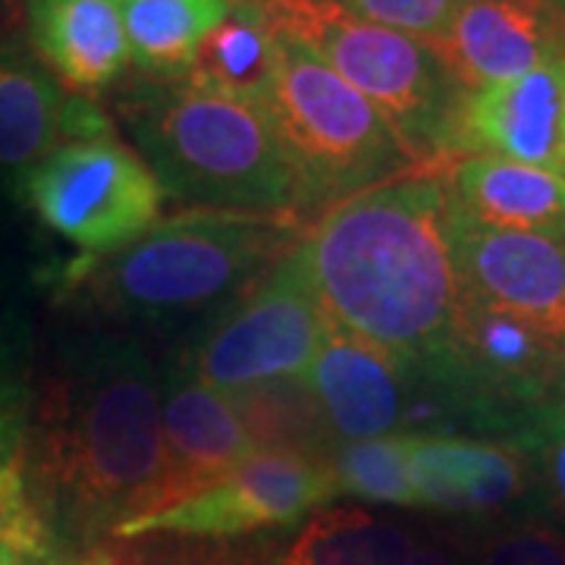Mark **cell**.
<instances>
[{
    "mask_svg": "<svg viewBox=\"0 0 565 565\" xmlns=\"http://www.w3.org/2000/svg\"><path fill=\"white\" fill-rule=\"evenodd\" d=\"M465 154H497L565 177V54L522 79L471 92Z\"/></svg>",
    "mask_w": 565,
    "mask_h": 565,
    "instance_id": "15",
    "label": "cell"
},
{
    "mask_svg": "<svg viewBox=\"0 0 565 565\" xmlns=\"http://www.w3.org/2000/svg\"><path fill=\"white\" fill-rule=\"evenodd\" d=\"M114 136V122L92 98L66 92L35 54L0 44V167L25 173L70 141Z\"/></svg>",
    "mask_w": 565,
    "mask_h": 565,
    "instance_id": "14",
    "label": "cell"
},
{
    "mask_svg": "<svg viewBox=\"0 0 565 565\" xmlns=\"http://www.w3.org/2000/svg\"><path fill=\"white\" fill-rule=\"evenodd\" d=\"M161 374L141 345L88 333L32 390L22 484L54 544L92 546L158 503Z\"/></svg>",
    "mask_w": 565,
    "mask_h": 565,
    "instance_id": "1",
    "label": "cell"
},
{
    "mask_svg": "<svg viewBox=\"0 0 565 565\" xmlns=\"http://www.w3.org/2000/svg\"><path fill=\"white\" fill-rule=\"evenodd\" d=\"M299 248L337 327L381 345L408 377L437 362L465 289L444 170H412L345 199Z\"/></svg>",
    "mask_w": 565,
    "mask_h": 565,
    "instance_id": "2",
    "label": "cell"
},
{
    "mask_svg": "<svg viewBox=\"0 0 565 565\" xmlns=\"http://www.w3.org/2000/svg\"><path fill=\"white\" fill-rule=\"evenodd\" d=\"M546 3H550V10H553V13H556V17L565 22V0H546Z\"/></svg>",
    "mask_w": 565,
    "mask_h": 565,
    "instance_id": "30",
    "label": "cell"
},
{
    "mask_svg": "<svg viewBox=\"0 0 565 565\" xmlns=\"http://www.w3.org/2000/svg\"><path fill=\"white\" fill-rule=\"evenodd\" d=\"M452 252L475 296L527 323L565 355V243L475 226L452 204Z\"/></svg>",
    "mask_w": 565,
    "mask_h": 565,
    "instance_id": "11",
    "label": "cell"
},
{
    "mask_svg": "<svg viewBox=\"0 0 565 565\" xmlns=\"http://www.w3.org/2000/svg\"><path fill=\"white\" fill-rule=\"evenodd\" d=\"M408 565H465L462 556H456L452 550L440 541H424L415 544Z\"/></svg>",
    "mask_w": 565,
    "mask_h": 565,
    "instance_id": "29",
    "label": "cell"
},
{
    "mask_svg": "<svg viewBox=\"0 0 565 565\" xmlns=\"http://www.w3.org/2000/svg\"><path fill=\"white\" fill-rule=\"evenodd\" d=\"M117 117L163 195L192 211L255 217L296 211L292 173L258 104L145 76L122 88Z\"/></svg>",
    "mask_w": 565,
    "mask_h": 565,
    "instance_id": "3",
    "label": "cell"
},
{
    "mask_svg": "<svg viewBox=\"0 0 565 565\" xmlns=\"http://www.w3.org/2000/svg\"><path fill=\"white\" fill-rule=\"evenodd\" d=\"M337 497L330 465L280 452H255L226 475L207 481L161 509L132 515L114 531V541L136 544L148 537L173 541H233L299 525Z\"/></svg>",
    "mask_w": 565,
    "mask_h": 565,
    "instance_id": "9",
    "label": "cell"
},
{
    "mask_svg": "<svg viewBox=\"0 0 565 565\" xmlns=\"http://www.w3.org/2000/svg\"><path fill=\"white\" fill-rule=\"evenodd\" d=\"M54 565H110L107 559H70V563H54Z\"/></svg>",
    "mask_w": 565,
    "mask_h": 565,
    "instance_id": "31",
    "label": "cell"
},
{
    "mask_svg": "<svg viewBox=\"0 0 565 565\" xmlns=\"http://www.w3.org/2000/svg\"><path fill=\"white\" fill-rule=\"evenodd\" d=\"M25 10L32 51L66 92L92 98L122 79L129 44L117 0H25Z\"/></svg>",
    "mask_w": 565,
    "mask_h": 565,
    "instance_id": "18",
    "label": "cell"
},
{
    "mask_svg": "<svg viewBox=\"0 0 565 565\" xmlns=\"http://www.w3.org/2000/svg\"><path fill=\"white\" fill-rule=\"evenodd\" d=\"M444 180L468 223L565 243V177L497 154H462L446 163Z\"/></svg>",
    "mask_w": 565,
    "mask_h": 565,
    "instance_id": "19",
    "label": "cell"
},
{
    "mask_svg": "<svg viewBox=\"0 0 565 565\" xmlns=\"http://www.w3.org/2000/svg\"><path fill=\"white\" fill-rule=\"evenodd\" d=\"M54 550L25 484L0 487V565H54Z\"/></svg>",
    "mask_w": 565,
    "mask_h": 565,
    "instance_id": "26",
    "label": "cell"
},
{
    "mask_svg": "<svg viewBox=\"0 0 565 565\" xmlns=\"http://www.w3.org/2000/svg\"><path fill=\"white\" fill-rule=\"evenodd\" d=\"M161 422L167 471L161 497L151 509L180 500L258 452L233 396L204 386L185 367H173L161 377Z\"/></svg>",
    "mask_w": 565,
    "mask_h": 565,
    "instance_id": "17",
    "label": "cell"
},
{
    "mask_svg": "<svg viewBox=\"0 0 565 565\" xmlns=\"http://www.w3.org/2000/svg\"><path fill=\"white\" fill-rule=\"evenodd\" d=\"M270 25L374 104L418 170L465 154L468 92L424 39L367 22L340 0H255Z\"/></svg>",
    "mask_w": 565,
    "mask_h": 565,
    "instance_id": "5",
    "label": "cell"
},
{
    "mask_svg": "<svg viewBox=\"0 0 565 565\" xmlns=\"http://www.w3.org/2000/svg\"><path fill=\"white\" fill-rule=\"evenodd\" d=\"M296 243L282 217L185 211L107 258L79 262L63 286L110 318H185L239 302Z\"/></svg>",
    "mask_w": 565,
    "mask_h": 565,
    "instance_id": "4",
    "label": "cell"
},
{
    "mask_svg": "<svg viewBox=\"0 0 565 565\" xmlns=\"http://www.w3.org/2000/svg\"><path fill=\"white\" fill-rule=\"evenodd\" d=\"M408 456L412 434H390L337 446L330 462L337 493L359 497L364 503L415 505Z\"/></svg>",
    "mask_w": 565,
    "mask_h": 565,
    "instance_id": "23",
    "label": "cell"
},
{
    "mask_svg": "<svg viewBox=\"0 0 565 565\" xmlns=\"http://www.w3.org/2000/svg\"><path fill=\"white\" fill-rule=\"evenodd\" d=\"M117 3H120V0H117Z\"/></svg>",
    "mask_w": 565,
    "mask_h": 565,
    "instance_id": "32",
    "label": "cell"
},
{
    "mask_svg": "<svg viewBox=\"0 0 565 565\" xmlns=\"http://www.w3.org/2000/svg\"><path fill=\"white\" fill-rule=\"evenodd\" d=\"M519 449L531 459L537 481L544 484L546 503L565 522V408L546 415Z\"/></svg>",
    "mask_w": 565,
    "mask_h": 565,
    "instance_id": "28",
    "label": "cell"
},
{
    "mask_svg": "<svg viewBox=\"0 0 565 565\" xmlns=\"http://www.w3.org/2000/svg\"><path fill=\"white\" fill-rule=\"evenodd\" d=\"M29 408L32 390L25 384L20 355L0 337V487L22 484Z\"/></svg>",
    "mask_w": 565,
    "mask_h": 565,
    "instance_id": "24",
    "label": "cell"
},
{
    "mask_svg": "<svg viewBox=\"0 0 565 565\" xmlns=\"http://www.w3.org/2000/svg\"><path fill=\"white\" fill-rule=\"evenodd\" d=\"M427 44L471 95L563 57L565 22L546 0H462Z\"/></svg>",
    "mask_w": 565,
    "mask_h": 565,
    "instance_id": "12",
    "label": "cell"
},
{
    "mask_svg": "<svg viewBox=\"0 0 565 565\" xmlns=\"http://www.w3.org/2000/svg\"><path fill=\"white\" fill-rule=\"evenodd\" d=\"M262 110L292 173L299 214H327L359 192L418 170L374 104L282 32Z\"/></svg>",
    "mask_w": 565,
    "mask_h": 565,
    "instance_id": "6",
    "label": "cell"
},
{
    "mask_svg": "<svg viewBox=\"0 0 565 565\" xmlns=\"http://www.w3.org/2000/svg\"><path fill=\"white\" fill-rule=\"evenodd\" d=\"M465 565H565V534L544 522H515L484 534Z\"/></svg>",
    "mask_w": 565,
    "mask_h": 565,
    "instance_id": "25",
    "label": "cell"
},
{
    "mask_svg": "<svg viewBox=\"0 0 565 565\" xmlns=\"http://www.w3.org/2000/svg\"><path fill=\"white\" fill-rule=\"evenodd\" d=\"M302 381L343 444L399 434L418 415L415 381L396 359L337 323Z\"/></svg>",
    "mask_w": 565,
    "mask_h": 565,
    "instance_id": "13",
    "label": "cell"
},
{
    "mask_svg": "<svg viewBox=\"0 0 565 565\" xmlns=\"http://www.w3.org/2000/svg\"><path fill=\"white\" fill-rule=\"evenodd\" d=\"M340 3L362 20L430 41L462 0H340Z\"/></svg>",
    "mask_w": 565,
    "mask_h": 565,
    "instance_id": "27",
    "label": "cell"
},
{
    "mask_svg": "<svg viewBox=\"0 0 565 565\" xmlns=\"http://www.w3.org/2000/svg\"><path fill=\"white\" fill-rule=\"evenodd\" d=\"M408 527L362 505H323L299 525L233 541H173L104 556L110 565H408Z\"/></svg>",
    "mask_w": 565,
    "mask_h": 565,
    "instance_id": "10",
    "label": "cell"
},
{
    "mask_svg": "<svg viewBox=\"0 0 565 565\" xmlns=\"http://www.w3.org/2000/svg\"><path fill=\"white\" fill-rule=\"evenodd\" d=\"M236 0H120L129 63L151 79H182Z\"/></svg>",
    "mask_w": 565,
    "mask_h": 565,
    "instance_id": "21",
    "label": "cell"
},
{
    "mask_svg": "<svg viewBox=\"0 0 565 565\" xmlns=\"http://www.w3.org/2000/svg\"><path fill=\"white\" fill-rule=\"evenodd\" d=\"M299 243L211 327L192 359L180 364L195 381L236 396L255 386L302 381L308 374L333 321L311 286Z\"/></svg>",
    "mask_w": 565,
    "mask_h": 565,
    "instance_id": "7",
    "label": "cell"
},
{
    "mask_svg": "<svg viewBox=\"0 0 565 565\" xmlns=\"http://www.w3.org/2000/svg\"><path fill=\"white\" fill-rule=\"evenodd\" d=\"M22 202L88 258L132 245L161 217L163 189L114 136L70 141L20 177Z\"/></svg>",
    "mask_w": 565,
    "mask_h": 565,
    "instance_id": "8",
    "label": "cell"
},
{
    "mask_svg": "<svg viewBox=\"0 0 565 565\" xmlns=\"http://www.w3.org/2000/svg\"><path fill=\"white\" fill-rule=\"evenodd\" d=\"M280 61V32L255 0H236L230 17L202 41L185 82L262 107Z\"/></svg>",
    "mask_w": 565,
    "mask_h": 565,
    "instance_id": "20",
    "label": "cell"
},
{
    "mask_svg": "<svg viewBox=\"0 0 565 565\" xmlns=\"http://www.w3.org/2000/svg\"><path fill=\"white\" fill-rule=\"evenodd\" d=\"M415 509L444 515H497L515 505L534 481L519 446L456 434H412Z\"/></svg>",
    "mask_w": 565,
    "mask_h": 565,
    "instance_id": "16",
    "label": "cell"
},
{
    "mask_svg": "<svg viewBox=\"0 0 565 565\" xmlns=\"http://www.w3.org/2000/svg\"><path fill=\"white\" fill-rule=\"evenodd\" d=\"M236 412L258 452H280L308 462H333L337 434L305 381L255 386L233 396Z\"/></svg>",
    "mask_w": 565,
    "mask_h": 565,
    "instance_id": "22",
    "label": "cell"
}]
</instances>
